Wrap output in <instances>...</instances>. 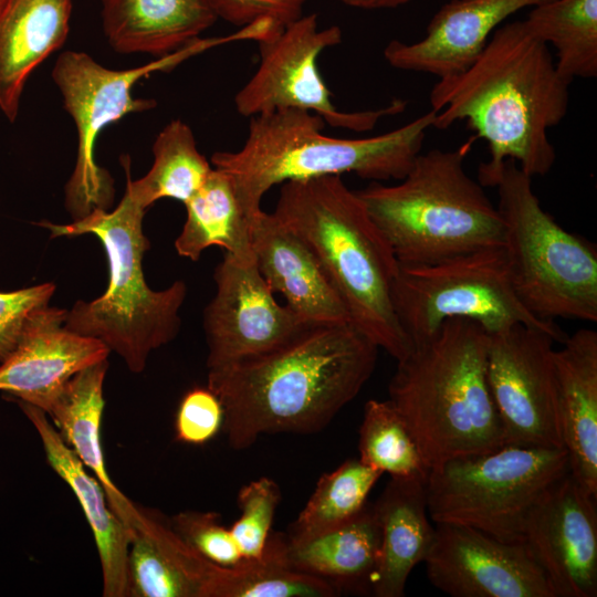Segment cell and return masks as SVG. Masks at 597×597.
Wrapping results in <instances>:
<instances>
[{
	"label": "cell",
	"instance_id": "obj_1",
	"mask_svg": "<svg viewBox=\"0 0 597 597\" xmlns=\"http://www.w3.org/2000/svg\"><path fill=\"white\" fill-rule=\"evenodd\" d=\"M570 83L557 71L549 46L523 20L507 22L467 69L433 85V127L465 121L486 142L490 158L478 169L483 187L494 186L507 159L532 178L545 176L556 160L548 129L567 114Z\"/></svg>",
	"mask_w": 597,
	"mask_h": 597
},
{
	"label": "cell",
	"instance_id": "obj_2",
	"mask_svg": "<svg viewBox=\"0 0 597 597\" xmlns=\"http://www.w3.org/2000/svg\"><path fill=\"white\" fill-rule=\"evenodd\" d=\"M378 349L350 323H313L276 348L208 369L228 443L243 450L262 434L321 431L370 378Z\"/></svg>",
	"mask_w": 597,
	"mask_h": 597
},
{
	"label": "cell",
	"instance_id": "obj_3",
	"mask_svg": "<svg viewBox=\"0 0 597 597\" xmlns=\"http://www.w3.org/2000/svg\"><path fill=\"white\" fill-rule=\"evenodd\" d=\"M489 334L468 318H449L398 360L389 402L416 439L429 470L506 443L486 377Z\"/></svg>",
	"mask_w": 597,
	"mask_h": 597
},
{
	"label": "cell",
	"instance_id": "obj_4",
	"mask_svg": "<svg viewBox=\"0 0 597 597\" xmlns=\"http://www.w3.org/2000/svg\"><path fill=\"white\" fill-rule=\"evenodd\" d=\"M273 213L314 251L350 324L397 362L412 345L392 304L398 261L357 192L342 176L282 184Z\"/></svg>",
	"mask_w": 597,
	"mask_h": 597
},
{
	"label": "cell",
	"instance_id": "obj_5",
	"mask_svg": "<svg viewBox=\"0 0 597 597\" xmlns=\"http://www.w3.org/2000/svg\"><path fill=\"white\" fill-rule=\"evenodd\" d=\"M434 117L430 109L378 136L336 138L323 134L325 122L318 115L279 109L250 117L244 144L214 153L211 165L231 179L247 211L256 214L264 195L287 181L347 172L376 182L402 179Z\"/></svg>",
	"mask_w": 597,
	"mask_h": 597
},
{
	"label": "cell",
	"instance_id": "obj_6",
	"mask_svg": "<svg viewBox=\"0 0 597 597\" xmlns=\"http://www.w3.org/2000/svg\"><path fill=\"white\" fill-rule=\"evenodd\" d=\"M472 142L420 153L398 184L374 181L356 191L399 264H429L504 244L498 207L464 168Z\"/></svg>",
	"mask_w": 597,
	"mask_h": 597
},
{
	"label": "cell",
	"instance_id": "obj_7",
	"mask_svg": "<svg viewBox=\"0 0 597 597\" xmlns=\"http://www.w3.org/2000/svg\"><path fill=\"white\" fill-rule=\"evenodd\" d=\"M145 213L125 191L112 211L95 209L67 224L39 223L52 238L93 234L102 242L108 261L106 291L90 302L77 301L67 310L64 325L101 341L136 374L145 369L153 350L177 336L187 294L180 280L159 291L147 285L142 264L149 248L143 231Z\"/></svg>",
	"mask_w": 597,
	"mask_h": 597
},
{
	"label": "cell",
	"instance_id": "obj_8",
	"mask_svg": "<svg viewBox=\"0 0 597 597\" xmlns=\"http://www.w3.org/2000/svg\"><path fill=\"white\" fill-rule=\"evenodd\" d=\"M513 291L544 321H597V250L541 206L532 177L505 160L494 186Z\"/></svg>",
	"mask_w": 597,
	"mask_h": 597
},
{
	"label": "cell",
	"instance_id": "obj_9",
	"mask_svg": "<svg viewBox=\"0 0 597 597\" xmlns=\"http://www.w3.org/2000/svg\"><path fill=\"white\" fill-rule=\"evenodd\" d=\"M569 471L565 449L505 444L430 469L428 513L436 524L468 526L522 542L526 517L544 490Z\"/></svg>",
	"mask_w": 597,
	"mask_h": 597
},
{
	"label": "cell",
	"instance_id": "obj_10",
	"mask_svg": "<svg viewBox=\"0 0 597 597\" xmlns=\"http://www.w3.org/2000/svg\"><path fill=\"white\" fill-rule=\"evenodd\" d=\"M391 297L412 347L431 338L449 318L474 321L489 335L523 324L555 342L567 337L555 322L538 318L519 301L504 244L429 264H399Z\"/></svg>",
	"mask_w": 597,
	"mask_h": 597
},
{
	"label": "cell",
	"instance_id": "obj_11",
	"mask_svg": "<svg viewBox=\"0 0 597 597\" xmlns=\"http://www.w3.org/2000/svg\"><path fill=\"white\" fill-rule=\"evenodd\" d=\"M221 39L195 40L182 49L145 65L111 70L84 52L65 51L55 61L52 77L66 112L77 129L75 168L65 186V207L74 220L95 209L108 210L114 199V181L95 161V143L103 130L130 113L156 106L153 98H135L133 86L156 71H166Z\"/></svg>",
	"mask_w": 597,
	"mask_h": 597
},
{
	"label": "cell",
	"instance_id": "obj_12",
	"mask_svg": "<svg viewBox=\"0 0 597 597\" xmlns=\"http://www.w3.org/2000/svg\"><path fill=\"white\" fill-rule=\"evenodd\" d=\"M343 41L342 29L318 27L317 14L302 15L259 41L260 62L234 96L237 112L253 117L279 109H301L325 124L357 133L371 130L380 119L402 113L404 100L366 111H341L318 70L321 53Z\"/></svg>",
	"mask_w": 597,
	"mask_h": 597
},
{
	"label": "cell",
	"instance_id": "obj_13",
	"mask_svg": "<svg viewBox=\"0 0 597 597\" xmlns=\"http://www.w3.org/2000/svg\"><path fill=\"white\" fill-rule=\"evenodd\" d=\"M554 343L523 324L489 335L488 384L507 444L564 449Z\"/></svg>",
	"mask_w": 597,
	"mask_h": 597
},
{
	"label": "cell",
	"instance_id": "obj_14",
	"mask_svg": "<svg viewBox=\"0 0 597 597\" xmlns=\"http://www.w3.org/2000/svg\"><path fill=\"white\" fill-rule=\"evenodd\" d=\"M213 279L216 293L203 313L208 369L276 348L313 324L275 300L254 262L224 253Z\"/></svg>",
	"mask_w": 597,
	"mask_h": 597
},
{
	"label": "cell",
	"instance_id": "obj_15",
	"mask_svg": "<svg viewBox=\"0 0 597 597\" xmlns=\"http://www.w3.org/2000/svg\"><path fill=\"white\" fill-rule=\"evenodd\" d=\"M522 542L555 597H596V495L569 471L536 500L526 517Z\"/></svg>",
	"mask_w": 597,
	"mask_h": 597
},
{
	"label": "cell",
	"instance_id": "obj_16",
	"mask_svg": "<svg viewBox=\"0 0 597 597\" xmlns=\"http://www.w3.org/2000/svg\"><path fill=\"white\" fill-rule=\"evenodd\" d=\"M423 563L430 583L452 597H555L523 542L468 526L436 524Z\"/></svg>",
	"mask_w": 597,
	"mask_h": 597
},
{
	"label": "cell",
	"instance_id": "obj_17",
	"mask_svg": "<svg viewBox=\"0 0 597 597\" xmlns=\"http://www.w3.org/2000/svg\"><path fill=\"white\" fill-rule=\"evenodd\" d=\"M66 313L50 305L36 311L0 363V391L46 415L74 375L111 353L101 341L69 331Z\"/></svg>",
	"mask_w": 597,
	"mask_h": 597
},
{
	"label": "cell",
	"instance_id": "obj_18",
	"mask_svg": "<svg viewBox=\"0 0 597 597\" xmlns=\"http://www.w3.org/2000/svg\"><path fill=\"white\" fill-rule=\"evenodd\" d=\"M545 1L451 0L431 18L423 38L412 43L392 40L384 49V57L395 69L438 78L459 73L476 59L510 15Z\"/></svg>",
	"mask_w": 597,
	"mask_h": 597
},
{
	"label": "cell",
	"instance_id": "obj_19",
	"mask_svg": "<svg viewBox=\"0 0 597 597\" xmlns=\"http://www.w3.org/2000/svg\"><path fill=\"white\" fill-rule=\"evenodd\" d=\"M254 263L271 291L306 323H350L347 308L311 247L273 212L252 224Z\"/></svg>",
	"mask_w": 597,
	"mask_h": 597
},
{
	"label": "cell",
	"instance_id": "obj_20",
	"mask_svg": "<svg viewBox=\"0 0 597 597\" xmlns=\"http://www.w3.org/2000/svg\"><path fill=\"white\" fill-rule=\"evenodd\" d=\"M15 401L35 428L48 463L72 490L92 530L101 562L103 596L128 597L127 527L112 510L98 480L88 473L48 415L34 406Z\"/></svg>",
	"mask_w": 597,
	"mask_h": 597
},
{
	"label": "cell",
	"instance_id": "obj_21",
	"mask_svg": "<svg viewBox=\"0 0 597 597\" xmlns=\"http://www.w3.org/2000/svg\"><path fill=\"white\" fill-rule=\"evenodd\" d=\"M554 349L563 447L569 472L597 495V332L580 328Z\"/></svg>",
	"mask_w": 597,
	"mask_h": 597
},
{
	"label": "cell",
	"instance_id": "obj_22",
	"mask_svg": "<svg viewBox=\"0 0 597 597\" xmlns=\"http://www.w3.org/2000/svg\"><path fill=\"white\" fill-rule=\"evenodd\" d=\"M72 0H0V111L13 123L32 72L66 41Z\"/></svg>",
	"mask_w": 597,
	"mask_h": 597
},
{
	"label": "cell",
	"instance_id": "obj_23",
	"mask_svg": "<svg viewBox=\"0 0 597 597\" xmlns=\"http://www.w3.org/2000/svg\"><path fill=\"white\" fill-rule=\"evenodd\" d=\"M427 479L391 478L373 504L380 530L371 594L401 597L411 570L423 563L436 535L426 496Z\"/></svg>",
	"mask_w": 597,
	"mask_h": 597
},
{
	"label": "cell",
	"instance_id": "obj_24",
	"mask_svg": "<svg viewBox=\"0 0 597 597\" xmlns=\"http://www.w3.org/2000/svg\"><path fill=\"white\" fill-rule=\"evenodd\" d=\"M217 19L208 0H102L104 34L119 53L171 54Z\"/></svg>",
	"mask_w": 597,
	"mask_h": 597
},
{
	"label": "cell",
	"instance_id": "obj_25",
	"mask_svg": "<svg viewBox=\"0 0 597 597\" xmlns=\"http://www.w3.org/2000/svg\"><path fill=\"white\" fill-rule=\"evenodd\" d=\"M285 540L290 568L323 578L342 594L371 593L377 567L380 530L371 505L354 519L326 532Z\"/></svg>",
	"mask_w": 597,
	"mask_h": 597
},
{
	"label": "cell",
	"instance_id": "obj_26",
	"mask_svg": "<svg viewBox=\"0 0 597 597\" xmlns=\"http://www.w3.org/2000/svg\"><path fill=\"white\" fill-rule=\"evenodd\" d=\"M107 368L108 360L105 359L74 375L48 416L65 443L98 480L112 510L128 527L138 505L113 482L102 446L103 386Z\"/></svg>",
	"mask_w": 597,
	"mask_h": 597
},
{
	"label": "cell",
	"instance_id": "obj_27",
	"mask_svg": "<svg viewBox=\"0 0 597 597\" xmlns=\"http://www.w3.org/2000/svg\"><path fill=\"white\" fill-rule=\"evenodd\" d=\"M184 205L187 217L175 241L180 256L198 261L206 249L219 247L240 262H254L251 233L259 212L247 211L224 172L213 168L203 186Z\"/></svg>",
	"mask_w": 597,
	"mask_h": 597
},
{
	"label": "cell",
	"instance_id": "obj_28",
	"mask_svg": "<svg viewBox=\"0 0 597 597\" xmlns=\"http://www.w3.org/2000/svg\"><path fill=\"white\" fill-rule=\"evenodd\" d=\"M154 163L140 179L130 177V158L122 156L126 189L132 200L147 210L163 198L185 203L206 182L213 167L198 150L191 128L180 119L169 122L153 145Z\"/></svg>",
	"mask_w": 597,
	"mask_h": 597
},
{
	"label": "cell",
	"instance_id": "obj_29",
	"mask_svg": "<svg viewBox=\"0 0 597 597\" xmlns=\"http://www.w3.org/2000/svg\"><path fill=\"white\" fill-rule=\"evenodd\" d=\"M523 22L554 48L556 69L566 80L597 76V0H547L532 7Z\"/></svg>",
	"mask_w": 597,
	"mask_h": 597
},
{
	"label": "cell",
	"instance_id": "obj_30",
	"mask_svg": "<svg viewBox=\"0 0 597 597\" xmlns=\"http://www.w3.org/2000/svg\"><path fill=\"white\" fill-rule=\"evenodd\" d=\"M284 533L271 532L259 559L226 568L218 597H335L329 582L289 567Z\"/></svg>",
	"mask_w": 597,
	"mask_h": 597
},
{
	"label": "cell",
	"instance_id": "obj_31",
	"mask_svg": "<svg viewBox=\"0 0 597 597\" xmlns=\"http://www.w3.org/2000/svg\"><path fill=\"white\" fill-rule=\"evenodd\" d=\"M381 474L359 459H348L323 474L287 535L307 537L350 521L365 507Z\"/></svg>",
	"mask_w": 597,
	"mask_h": 597
},
{
	"label": "cell",
	"instance_id": "obj_32",
	"mask_svg": "<svg viewBox=\"0 0 597 597\" xmlns=\"http://www.w3.org/2000/svg\"><path fill=\"white\" fill-rule=\"evenodd\" d=\"M359 460L391 478L427 479L429 468L418 443L389 400L365 404L359 428Z\"/></svg>",
	"mask_w": 597,
	"mask_h": 597
},
{
	"label": "cell",
	"instance_id": "obj_33",
	"mask_svg": "<svg viewBox=\"0 0 597 597\" xmlns=\"http://www.w3.org/2000/svg\"><path fill=\"white\" fill-rule=\"evenodd\" d=\"M281 498L280 486L268 476H261L240 489L238 506L241 515L230 532L244 559H259L262 556Z\"/></svg>",
	"mask_w": 597,
	"mask_h": 597
},
{
	"label": "cell",
	"instance_id": "obj_34",
	"mask_svg": "<svg viewBox=\"0 0 597 597\" xmlns=\"http://www.w3.org/2000/svg\"><path fill=\"white\" fill-rule=\"evenodd\" d=\"M172 530L209 562L226 568L239 566L241 551L217 512L182 511L171 517Z\"/></svg>",
	"mask_w": 597,
	"mask_h": 597
},
{
	"label": "cell",
	"instance_id": "obj_35",
	"mask_svg": "<svg viewBox=\"0 0 597 597\" xmlns=\"http://www.w3.org/2000/svg\"><path fill=\"white\" fill-rule=\"evenodd\" d=\"M223 407L208 387L190 389L182 397L175 418L176 439L188 444H203L222 429Z\"/></svg>",
	"mask_w": 597,
	"mask_h": 597
},
{
	"label": "cell",
	"instance_id": "obj_36",
	"mask_svg": "<svg viewBox=\"0 0 597 597\" xmlns=\"http://www.w3.org/2000/svg\"><path fill=\"white\" fill-rule=\"evenodd\" d=\"M55 284L0 292V363L15 348L31 316L49 305Z\"/></svg>",
	"mask_w": 597,
	"mask_h": 597
},
{
	"label": "cell",
	"instance_id": "obj_37",
	"mask_svg": "<svg viewBox=\"0 0 597 597\" xmlns=\"http://www.w3.org/2000/svg\"><path fill=\"white\" fill-rule=\"evenodd\" d=\"M307 0H208L218 18L234 25L270 20L284 27L303 15Z\"/></svg>",
	"mask_w": 597,
	"mask_h": 597
},
{
	"label": "cell",
	"instance_id": "obj_38",
	"mask_svg": "<svg viewBox=\"0 0 597 597\" xmlns=\"http://www.w3.org/2000/svg\"><path fill=\"white\" fill-rule=\"evenodd\" d=\"M410 1L412 0H342L348 7L364 10L391 9L407 4Z\"/></svg>",
	"mask_w": 597,
	"mask_h": 597
}]
</instances>
